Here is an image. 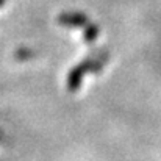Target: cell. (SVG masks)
Instances as JSON below:
<instances>
[{
    "label": "cell",
    "instance_id": "cell-2",
    "mask_svg": "<svg viewBox=\"0 0 161 161\" xmlns=\"http://www.w3.org/2000/svg\"><path fill=\"white\" fill-rule=\"evenodd\" d=\"M89 22L88 16L80 11H66L58 16V24L64 27H74V28H81Z\"/></svg>",
    "mask_w": 161,
    "mask_h": 161
},
{
    "label": "cell",
    "instance_id": "cell-1",
    "mask_svg": "<svg viewBox=\"0 0 161 161\" xmlns=\"http://www.w3.org/2000/svg\"><path fill=\"white\" fill-rule=\"evenodd\" d=\"M109 59V53L107 49H100L92 55H89L88 58H85L81 63L75 64L69 74H67V88L70 92H75L80 89L83 77L86 74H99L102 72V69L105 67V64Z\"/></svg>",
    "mask_w": 161,
    "mask_h": 161
},
{
    "label": "cell",
    "instance_id": "cell-5",
    "mask_svg": "<svg viewBox=\"0 0 161 161\" xmlns=\"http://www.w3.org/2000/svg\"><path fill=\"white\" fill-rule=\"evenodd\" d=\"M6 142V136H5V133L0 130V144H5Z\"/></svg>",
    "mask_w": 161,
    "mask_h": 161
},
{
    "label": "cell",
    "instance_id": "cell-4",
    "mask_svg": "<svg viewBox=\"0 0 161 161\" xmlns=\"http://www.w3.org/2000/svg\"><path fill=\"white\" fill-rule=\"evenodd\" d=\"M14 56H16L17 59H20V61H27V59L35 58V56H36V52H35V50H31V49H25V47H22V49L16 50Z\"/></svg>",
    "mask_w": 161,
    "mask_h": 161
},
{
    "label": "cell",
    "instance_id": "cell-3",
    "mask_svg": "<svg viewBox=\"0 0 161 161\" xmlns=\"http://www.w3.org/2000/svg\"><path fill=\"white\" fill-rule=\"evenodd\" d=\"M99 33H100L99 25L94 24V22H88V24L85 25V31H83V39H85V42H86L88 46L94 44V41L97 39Z\"/></svg>",
    "mask_w": 161,
    "mask_h": 161
},
{
    "label": "cell",
    "instance_id": "cell-6",
    "mask_svg": "<svg viewBox=\"0 0 161 161\" xmlns=\"http://www.w3.org/2000/svg\"><path fill=\"white\" fill-rule=\"evenodd\" d=\"M5 2H6V0H0V6H3V5H5Z\"/></svg>",
    "mask_w": 161,
    "mask_h": 161
}]
</instances>
